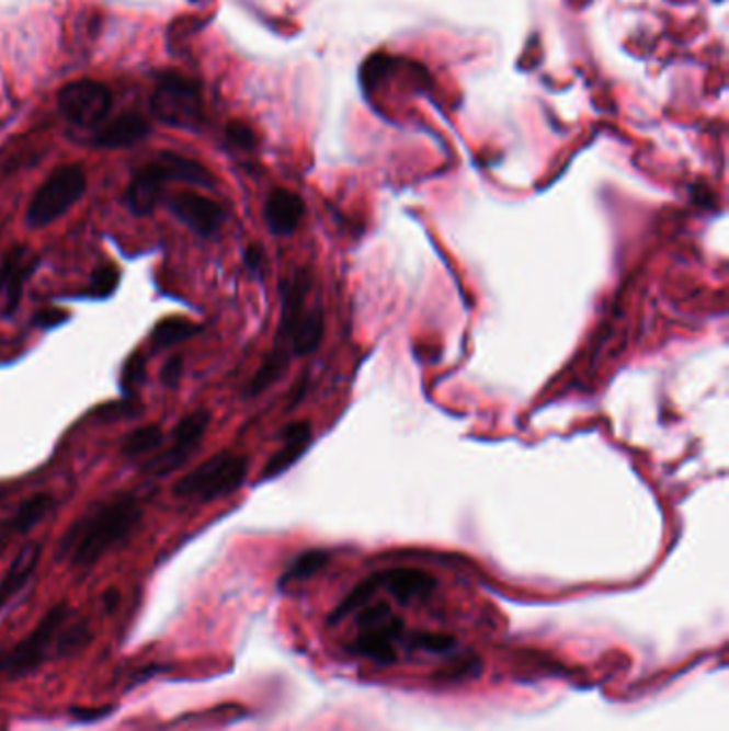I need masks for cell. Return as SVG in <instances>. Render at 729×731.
<instances>
[{"mask_svg":"<svg viewBox=\"0 0 729 731\" xmlns=\"http://www.w3.org/2000/svg\"><path fill=\"white\" fill-rule=\"evenodd\" d=\"M146 379V355L135 353L127 362L123 377H121V386L125 389V393H130L133 389L139 388Z\"/></svg>","mask_w":729,"mask_h":731,"instance_id":"cb8c5ba5","label":"cell"},{"mask_svg":"<svg viewBox=\"0 0 729 731\" xmlns=\"http://www.w3.org/2000/svg\"><path fill=\"white\" fill-rule=\"evenodd\" d=\"M304 202L289 189H274L265 202V222L272 233L289 236L300 227L304 218Z\"/></svg>","mask_w":729,"mask_h":731,"instance_id":"5bb4252c","label":"cell"},{"mask_svg":"<svg viewBox=\"0 0 729 731\" xmlns=\"http://www.w3.org/2000/svg\"><path fill=\"white\" fill-rule=\"evenodd\" d=\"M227 137H229V141H231L233 146H238V148H242V150H253L255 144H258L255 133L249 129L247 125H242V123H231V125L227 127Z\"/></svg>","mask_w":729,"mask_h":731,"instance_id":"d4e9b609","label":"cell"},{"mask_svg":"<svg viewBox=\"0 0 729 731\" xmlns=\"http://www.w3.org/2000/svg\"><path fill=\"white\" fill-rule=\"evenodd\" d=\"M379 584L400 603L429 599L436 589L434 575L422 569H389L379 573Z\"/></svg>","mask_w":729,"mask_h":731,"instance_id":"4fadbf2b","label":"cell"},{"mask_svg":"<svg viewBox=\"0 0 729 731\" xmlns=\"http://www.w3.org/2000/svg\"><path fill=\"white\" fill-rule=\"evenodd\" d=\"M148 123L137 116V114H123L114 121H105L99 129H94V137H92V144L99 146V148H127V146H133L137 144L139 139H144L148 135Z\"/></svg>","mask_w":729,"mask_h":731,"instance_id":"e0dca14e","label":"cell"},{"mask_svg":"<svg viewBox=\"0 0 729 731\" xmlns=\"http://www.w3.org/2000/svg\"><path fill=\"white\" fill-rule=\"evenodd\" d=\"M141 516V505L130 494L99 501L67 530L60 544V557L73 567H90L127 541Z\"/></svg>","mask_w":729,"mask_h":731,"instance_id":"7a4b0ae2","label":"cell"},{"mask_svg":"<svg viewBox=\"0 0 729 731\" xmlns=\"http://www.w3.org/2000/svg\"><path fill=\"white\" fill-rule=\"evenodd\" d=\"M244 261L247 265L253 270V272H259L263 267V251L259 249L258 244H251L247 251H244Z\"/></svg>","mask_w":729,"mask_h":731,"instance_id":"83f0119b","label":"cell"},{"mask_svg":"<svg viewBox=\"0 0 729 731\" xmlns=\"http://www.w3.org/2000/svg\"><path fill=\"white\" fill-rule=\"evenodd\" d=\"M180 377H182V357H172L166 366H163V370H161V381L168 386V388H175L178 386V381H180Z\"/></svg>","mask_w":729,"mask_h":731,"instance_id":"4316f807","label":"cell"},{"mask_svg":"<svg viewBox=\"0 0 729 731\" xmlns=\"http://www.w3.org/2000/svg\"><path fill=\"white\" fill-rule=\"evenodd\" d=\"M170 208L173 215L178 216L191 231H195L202 238H213L220 231L225 222L223 208L210 197H204L197 193L175 195Z\"/></svg>","mask_w":729,"mask_h":731,"instance_id":"8fae6325","label":"cell"},{"mask_svg":"<svg viewBox=\"0 0 729 731\" xmlns=\"http://www.w3.org/2000/svg\"><path fill=\"white\" fill-rule=\"evenodd\" d=\"M249 473V460L247 456H240L236 452H218L210 460L200 465L195 471L184 475L175 488L173 494L182 501L193 503H210L220 496L233 494L240 490Z\"/></svg>","mask_w":729,"mask_h":731,"instance_id":"277c9868","label":"cell"},{"mask_svg":"<svg viewBox=\"0 0 729 731\" xmlns=\"http://www.w3.org/2000/svg\"><path fill=\"white\" fill-rule=\"evenodd\" d=\"M310 424L308 422H294L285 431L281 432L285 445L267 460L263 469V479H274L278 475L285 473L292 465H296L304 456L308 443H310Z\"/></svg>","mask_w":729,"mask_h":731,"instance_id":"2e32d148","label":"cell"},{"mask_svg":"<svg viewBox=\"0 0 729 731\" xmlns=\"http://www.w3.org/2000/svg\"><path fill=\"white\" fill-rule=\"evenodd\" d=\"M114 105L112 90L96 80H76L58 92V110L78 129H99Z\"/></svg>","mask_w":729,"mask_h":731,"instance_id":"ba28073f","label":"cell"},{"mask_svg":"<svg viewBox=\"0 0 729 731\" xmlns=\"http://www.w3.org/2000/svg\"><path fill=\"white\" fill-rule=\"evenodd\" d=\"M88 642V627L67 605H56L42 618L35 631L0 654V672L24 676L52 659H60Z\"/></svg>","mask_w":729,"mask_h":731,"instance_id":"3957f363","label":"cell"},{"mask_svg":"<svg viewBox=\"0 0 729 731\" xmlns=\"http://www.w3.org/2000/svg\"><path fill=\"white\" fill-rule=\"evenodd\" d=\"M2 494H4V490H2V488H0V496H2Z\"/></svg>","mask_w":729,"mask_h":731,"instance_id":"f1b7e54d","label":"cell"},{"mask_svg":"<svg viewBox=\"0 0 729 731\" xmlns=\"http://www.w3.org/2000/svg\"><path fill=\"white\" fill-rule=\"evenodd\" d=\"M163 443V431L161 426L157 424H146V426H139L135 431H130L127 434V438L123 441V454L127 458H139L144 454H150L155 452L159 445Z\"/></svg>","mask_w":729,"mask_h":731,"instance_id":"7402d4cb","label":"cell"},{"mask_svg":"<svg viewBox=\"0 0 729 731\" xmlns=\"http://www.w3.org/2000/svg\"><path fill=\"white\" fill-rule=\"evenodd\" d=\"M312 287L308 270H296L283 283V315L274 351L267 355L251 381L249 393L258 396L276 384L294 355H308L323 341L326 315L321 306H308L306 298Z\"/></svg>","mask_w":729,"mask_h":731,"instance_id":"6da1fadb","label":"cell"},{"mask_svg":"<svg viewBox=\"0 0 729 731\" xmlns=\"http://www.w3.org/2000/svg\"><path fill=\"white\" fill-rule=\"evenodd\" d=\"M357 629L351 652L379 665H391L398 659V648L405 644V623L394 616L386 602L366 603L357 614Z\"/></svg>","mask_w":729,"mask_h":731,"instance_id":"5b68a950","label":"cell"},{"mask_svg":"<svg viewBox=\"0 0 729 731\" xmlns=\"http://www.w3.org/2000/svg\"><path fill=\"white\" fill-rule=\"evenodd\" d=\"M39 559H42L39 544H26L20 550V555L9 564L7 573L0 580V609L26 589V584L31 582V578L37 571Z\"/></svg>","mask_w":729,"mask_h":731,"instance_id":"9a60e30c","label":"cell"},{"mask_svg":"<svg viewBox=\"0 0 729 731\" xmlns=\"http://www.w3.org/2000/svg\"><path fill=\"white\" fill-rule=\"evenodd\" d=\"M330 562V555L326 550H308L300 555L298 559L289 564V569L283 573L281 578V586H289V584H298L308 578H312L315 573H319L326 564Z\"/></svg>","mask_w":729,"mask_h":731,"instance_id":"44dd1931","label":"cell"},{"mask_svg":"<svg viewBox=\"0 0 729 731\" xmlns=\"http://www.w3.org/2000/svg\"><path fill=\"white\" fill-rule=\"evenodd\" d=\"M39 267V255L31 247H13L0 263V319L11 317L24 296L29 278Z\"/></svg>","mask_w":729,"mask_h":731,"instance_id":"30bf717a","label":"cell"},{"mask_svg":"<svg viewBox=\"0 0 729 731\" xmlns=\"http://www.w3.org/2000/svg\"><path fill=\"white\" fill-rule=\"evenodd\" d=\"M118 285H121V270L112 263H105L92 272L87 294L94 300H105L118 289Z\"/></svg>","mask_w":729,"mask_h":731,"instance_id":"603a6c76","label":"cell"},{"mask_svg":"<svg viewBox=\"0 0 729 731\" xmlns=\"http://www.w3.org/2000/svg\"><path fill=\"white\" fill-rule=\"evenodd\" d=\"M168 182H172L170 173L157 157L152 163L144 165L133 175L129 189H127V197H125L127 208L135 216L150 215Z\"/></svg>","mask_w":729,"mask_h":731,"instance_id":"7c38bea8","label":"cell"},{"mask_svg":"<svg viewBox=\"0 0 729 731\" xmlns=\"http://www.w3.org/2000/svg\"><path fill=\"white\" fill-rule=\"evenodd\" d=\"M69 321V315L60 308H45V310H39L35 315V325L44 328V330H52V328H58L62 323Z\"/></svg>","mask_w":729,"mask_h":731,"instance_id":"484cf974","label":"cell"},{"mask_svg":"<svg viewBox=\"0 0 729 731\" xmlns=\"http://www.w3.org/2000/svg\"><path fill=\"white\" fill-rule=\"evenodd\" d=\"M159 159L166 165V170L170 173V180H173V182H189V184L206 186V189L215 186L213 173L193 159H186V157H180V155H173V152H161Z\"/></svg>","mask_w":729,"mask_h":731,"instance_id":"ac0fdd59","label":"cell"},{"mask_svg":"<svg viewBox=\"0 0 729 731\" xmlns=\"http://www.w3.org/2000/svg\"><path fill=\"white\" fill-rule=\"evenodd\" d=\"M54 507V499L49 494H33L26 499L18 512L9 517V530L11 533H29L33 526H37Z\"/></svg>","mask_w":729,"mask_h":731,"instance_id":"d6986e66","label":"cell"},{"mask_svg":"<svg viewBox=\"0 0 729 731\" xmlns=\"http://www.w3.org/2000/svg\"><path fill=\"white\" fill-rule=\"evenodd\" d=\"M150 110L163 125L175 129H195L204 114L200 87L184 76L166 73L155 87Z\"/></svg>","mask_w":729,"mask_h":731,"instance_id":"52a82bcc","label":"cell"},{"mask_svg":"<svg viewBox=\"0 0 729 731\" xmlns=\"http://www.w3.org/2000/svg\"><path fill=\"white\" fill-rule=\"evenodd\" d=\"M200 334V325H195L191 319L184 317H168L159 321L152 330V344L157 349H170L175 344L184 343Z\"/></svg>","mask_w":729,"mask_h":731,"instance_id":"ffe728a7","label":"cell"},{"mask_svg":"<svg viewBox=\"0 0 729 731\" xmlns=\"http://www.w3.org/2000/svg\"><path fill=\"white\" fill-rule=\"evenodd\" d=\"M210 426V413L208 411H195L191 415H186L172 434V443L166 452H161L159 456H155L152 460H148L144 465V471L157 477H166V475L173 473L175 469H180L197 449V445L202 443L204 434Z\"/></svg>","mask_w":729,"mask_h":731,"instance_id":"9c48e42d","label":"cell"},{"mask_svg":"<svg viewBox=\"0 0 729 731\" xmlns=\"http://www.w3.org/2000/svg\"><path fill=\"white\" fill-rule=\"evenodd\" d=\"M87 173L80 165H62L37 189L26 220L33 229H44L69 213L87 193Z\"/></svg>","mask_w":729,"mask_h":731,"instance_id":"8992f818","label":"cell"}]
</instances>
